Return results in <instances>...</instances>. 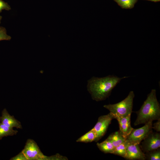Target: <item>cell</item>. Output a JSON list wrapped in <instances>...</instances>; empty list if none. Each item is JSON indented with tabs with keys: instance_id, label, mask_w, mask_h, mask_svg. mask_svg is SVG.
<instances>
[{
	"instance_id": "7c38bea8",
	"label": "cell",
	"mask_w": 160,
	"mask_h": 160,
	"mask_svg": "<svg viewBox=\"0 0 160 160\" xmlns=\"http://www.w3.org/2000/svg\"><path fill=\"white\" fill-rule=\"evenodd\" d=\"M97 145L100 150L105 153L113 154L115 148L111 142L107 138L100 143H97Z\"/></svg>"
},
{
	"instance_id": "5b68a950",
	"label": "cell",
	"mask_w": 160,
	"mask_h": 160,
	"mask_svg": "<svg viewBox=\"0 0 160 160\" xmlns=\"http://www.w3.org/2000/svg\"><path fill=\"white\" fill-rule=\"evenodd\" d=\"M22 151L27 160H48V156L42 153L37 143L33 140L29 139L27 140Z\"/></svg>"
},
{
	"instance_id": "ffe728a7",
	"label": "cell",
	"mask_w": 160,
	"mask_h": 160,
	"mask_svg": "<svg viewBox=\"0 0 160 160\" xmlns=\"http://www.w3.org/2000/svg\"><path fill=\"white\" fill-rule=\"evenodd\" d=\"M11 160H27L25 155L22 151L19 154L10 159Z\"/></svg>"
},
{
	"instance_id": "cb8c5ba5",
	"label": "cell",
	"mask_w": 160,
	"mask_h": 160,
	"mask_svg": "<svg viewBox=\"0 0 160 160\" xmlns=\"http://www.w3.org/2000/svg\"></svg>"
},
{
	"instance_id": "44dd1931",
	"label": "cell",
	"mask_w": 160,
	"mask_h": 160,
	"mask_svg": "<svg viewBox=\"0 0 160 160\" xmlns=\"http://www.w3.org/2000/svg\"><path fill=\"white\" fill-rule=\"evenodd\" d=\"M157 121L152 125V129H153L157 132L160 131V119L157 120Z\"/></svg>"
},
{
	"instance_id": "3957f363",
	"label": "cell",
	"mask_w": 160,
	"mask_h": 160,
	"mask_svg": "<svg viewBox=\"0 0 160 160\" xmlns=\"http://www.w3.org/2000/svg\"><path fill=\"white\" fill-rule=\"evenodd\" d=\"M135 94L132 91L129 92L124 100L116 104L105 105L103 107L115 116L125 117L132 112Z\"/></svg>"
},
{
	"instance_id": "8fae6325",
	"label": "cell",
	"mask_w": 160,
	"mask_h": 160,
	"mask_svg": "<svg viewBox=\"0 0 160 160\" xmlns=\"http://www.w3.org/2000/svg\"><path fill=\"white\" fill-rule=\"evenodd\" d=\"M107 138L111 142L115 147L124 143L126 139L119 130L111 133Z\"/></svg>"
},
{
	"instance_id": "9a60e30c",
	"label": "cell",
	"mask_w": 160,
	"mask_h": 160,
	"mask_svg": "<svg viewBox=\"0 0 160 160\" xmlns=\"http://www.w3.org/2000/svg\"><path fill=\"white\" fill-rule=\"evenodd\" d=\"M145 160H160V149L159 148L144 153Z\"/></svg>"
},
{
	"instance_id": "277c9868",
	"label": "cell",
	"mask_w": 160,
	"mask_h": 160,
	"mask_svg": "<svg viewBox=\"0 0 160 160\" xmlns=\"http://www.w3.org/2000/svg\"><path fill=\"white\" fill-rule=\"evenodd\" d=\"M153 121L150 120L145 124L143 127L138 128H133L128 135L126 140L135 143L140 144L152 131Z\"/></svg>"
},
{
	"instance_id": "d6986e66",
	"label": "cell",
	"mask_w": 160,
	"mask_h": 160,
	"mask_svg": "<svg viewBox=\"0 0 160 160\" xmlns=\"http://www.w3.org/2000/svg\"><path fill=\"white\" fill-rule=\"evenodd\" d=\"M11 9V7L8 4L2 0H0V13L3 10L9 11Z\"/></svg>"
},
{
	"instance_id": "7a4b0ae2",
	"label": "cell",
	"mask_w": 160,
	"mask_h": 160,
	"mask_svg": "<svg viewBox=\"0 0 160 160\" xmlns=\"http://www.w3.org/2000/svg\"><path fill=\"white\" fill-rule=\"evenodd\" d=\"M156 92L155 89H152L139 110L136 112L137 116L134 123L135 126L160 119V105Z\"/></svg>"
},
{
	"instance_id": "8992f818",
	"label": "cell",
	"mask_w": 160,
	"mask_h": 160,
	"mask_svg": "<svg viewBox=\"0 0 160 160\" xmlns=\"http://www.w3.org/2000/svg\"><path fill=\"white\" fill-rule=\"evenodd\" d=\"M114 119H115L114 115L111 112L99 117L97 122L92 129L97 135V141L104 135L112 120Z\"/></svg>"
},
{
	"instance_id": "4fadbf2b",
	"label": "cell",
	"mask_w": 160,
	"mask_h": 160,
	"mask_svg": "<svg viewBox=\"0 0 160 160\" xmlns=\"http://www.w3.org/2000/svg\"><path fill=\"white\" fill-rule=\"evenodd\" d=\"M97 142V136L95 131L92 129L89 132L79 138L76 141L84 143Z\"/></svg>"
},
{
	"instance_id": "5bb4252c",
	"label": "cell",
	"mask_w": 160,
	"mask_h": 160,
	"mask_svg": "<svg viewBox=\"0 0 160 160\" xmlns=\"http://www.w3.org/2000/svg\"><path fill=\"white\" fill-rule=\"evenodd\" d=\"M18 131L10 128L0 122V140L4 137L15 135Z\"/></svg>"
},
{
	"instance_id": "ac0fdd59",
	"label": "cell",
	"mask_w": 160,
	"mask_h": 160,
	"mask_svg": "<svg viewBox=\"0 0 160 160\" xmlns=\"http://www.w3.org/2000/svg\"><path fill=\"white\" fill-rule=\"evenodd\" d=\"M11 37L7 34L6 29L4 27H0V41L2 40H10Z\"/></svg>"
},
{
	"instance_id": "6da1fadb",
	"label": "cell",
	"mask_w": 160,
	"mask_h": 160,
	"mask_svg": "<svg viewBox=\"0 0 160 160\" xmlns=\"http://www.w3.org/2000/svg\"><path fill=\"white\" fill-rule=\"evenodd\" d=\"M127 77L110 75L101 78L93 77L88 81L87 90L93 100L96 101L103 100L110 96L112 90L121 79Z\"/></svg>"
},
{
	"instance_id": "ba28073f",
	"label": "cell",
	"mask_w": 160,
	"mask_h": 160,
	"mask_svg": "<svg viewBox=\"0 0 160 160\" xmlns=\"http://www.w3.org/2000/svg\"><path fill=\"white\" fill-rule=\"evenodd\" d=\"M143 141L140 146L144 153L156 149L160 147V134L152 131Z\"/></svg>"
},
{
	"instance_id": "30bf717a",
	"label": "cell",
	"mask_w": 160,
	"mask_h": 160,
	"mask_svg": "<svg viewBox=\"0 0 160 160\" xmlns=\"http://www.w3.org/2000/svg\"><path fill=\"white\" fill-rule=\"evenodd\" d=\"M131 114H130L125 117L114 115L115 119H117L118 121L119 128V130L126 138L133 128L131 125Z\"/></svg>"
},
{
	"instance_id": "603a6c76",
	"label": "cell",
	"mask_w": 160,
	"mask_h": 160,
	"mask_svg": "<svg viewBox=\"0 0 160 160\" xmlns=\"http://www.w3.org/2000/svg\"><path fill=\"white\" fill-rule=\"evenodd\" d=\"M2 19V17L0 15V24L1 23V21Z\"/></svg>"
},
{
	"instance_id": "2e32d148",
	"label": "cell",
	"mask_w": 160,
	"mask_h": 160,
	"mask_svg": "<svg viewBox=\"0 0 160 160\" xmlns=\"http://www.w3.org/2000/svg\"><path fill=\"white\" fill-rule=\"evenodd\" d=\"M123 8L131 9L133 8L137 0H114Z\"/></svg>"
},
{
	"instance_id": "e0dca14e",
	"label": "cell",
	"mask_w": 160,
	"mask_h": 160,
	"mask_svg": "<svg viewBox=\"0 0 160 160\" xmlns=\"http://www.w3.org/2000/svg\"><path fill=\"white\" fill-rule=\"evenodd\" d=\"M113 154L125 158L126 155V150L124 143L115 147Z\"/></svg>"
},
{
	"instance_id": "52a82bcc",
	"label": "cell",
	"mask_w": 160,
	"mask_h": 160,
	"mask_svg": "<svg viewBox=\"0 0 160 160\" xmlns=\"http://www.w3.org/2000/svg\"><path fill=\"white\" fill-rule=\"evenodd\" d=\"M126 155L124 158L128 160H145L144 153L140 146V144L126 140L125 142Z\"/></svg>"
},
{
	"instance_id": "9c48e42d",
	"label": "cell",
	"mask_w": 160,
	"mask_h": 160,
	"mask_svg": "<svg viewBox=\"0 0 160 160\" xmlns=\"http://www.w3.org/2000/svg\"><path fill=\"white\" fill-rule=\"evenodd\" d=\"M0 122L11 128L15 127L21 129L22 128L20 122L13 116L10 115L6 108L2 111L1 116L0 117Z\"/></svg>"
},
{
	"instance_id": "7402d4cb",
	"label": "cell",
	"mask_w": 160,
	"mask_h": 160,
	"mask_svg": "<svg viewBox=\"0 0 160 160\" xmlns=\"http://www.w3.org/2000/svg\"><path fill=\"white\" fill-rule=\"evenodd\" d=\"M149 0L150 1H155V2H157L160 1V0Z\"/></svg>"
}]
</instances>
